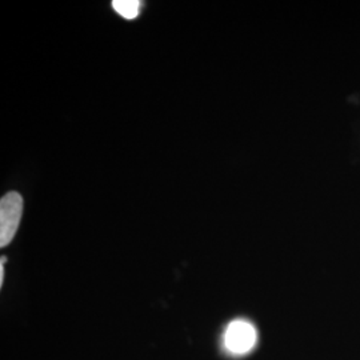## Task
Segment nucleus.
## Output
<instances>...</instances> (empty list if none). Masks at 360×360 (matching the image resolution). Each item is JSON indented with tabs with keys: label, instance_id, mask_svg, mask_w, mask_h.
Returning a JSON list of instances; mask_svg holds the SVG:
<instances>
[{
	"label": "nucleus",
	"instance_id": "3",
	"mask_svg": "<svg viewBox=\"0 0 360 360\" xmlns=\"http://www.w3.org/2000/svg\"><path fill=\"white\" fill-rule=\"evenodd\" d=\"M112 7L124 19H135L141 11L139 0H114Z\"/></svg>",
	"mask_w": 360,
	"mask_h": 360
},
{
	"label": "nucleus",
	"instance_id": "1",
	"mask_svg": "<svg viewBox=\"0 0 360 360\" xmlns=\"http://www.w3.org/2000/svg\"><path fill=\"white\" fill-rule=\"evenodd\" d=\"M23 214V198L20 193H6L0 200V245L11 243Z\"/></svg>",
	"mask_w": 360,
	"mask_h": 360
},
{
	"label": "nucleus",
	"instance_id": "4",
	"mask_svg": "<svg viewBox=\"0 0 360 360\" xmlns=\"http://www.w3.org/2000/svg\"><path fill=\"white\" fill-rule=\"evenodd\" d=\"M4 257H1V264H0V285L3 284V281H4Z\"/></svg>",
	"mask_w": 360,
	"mask_h": 360
},
{
	"label": "nucleus",
	"instance_id": "2",
	"mask_svg": "<svg viewBox=\"0 0 360 360\" xmlns=\"http://www.w3.org/2000/svg\"><path fill=\"white\" fill-rule=\"evenodd\" d=\"M257 340L255 327L243 319H236L230 323L224 333V347L235 356L248 354L255 347Z\"/></svg>",
	"mask_w": 360,
	"mask_h": 360
}]
</instances>
